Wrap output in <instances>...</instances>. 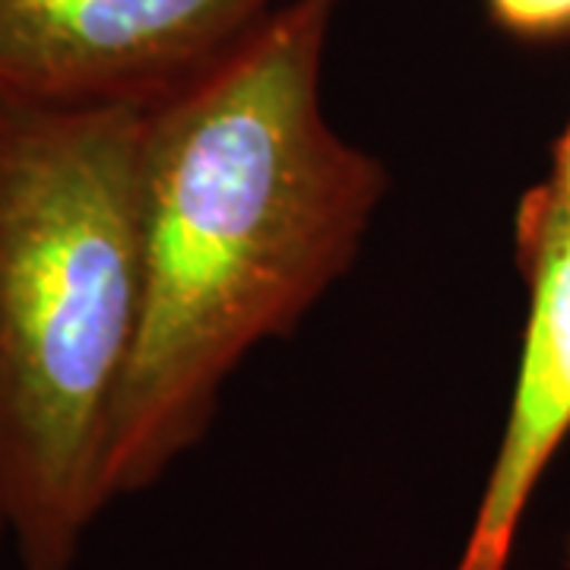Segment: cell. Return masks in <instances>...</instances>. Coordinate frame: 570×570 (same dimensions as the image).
I'll list each match as a JSON object with an SVG mask.
<instances>
[{
    "label": "cell",
    "mask_w": 570,
    "mask_h": 570,
    "mask_svg": "<svg viewBox=\"0 0 570 570\" xmlns=\"http://www.w3.org/2000/svg\"><path fill=\"white\" fill-rule=\"evenodd\" d=\"M20 570H55V568H26V564H20ZM58 570H77V568H58Z\"/></svg>",
    "instance_id": "cell-9"
},
{
    "label": "cell",
    "mask_w": 570,
    "mask_h": 570,
    "mask_svg": "<svg viewBox=\"0 0 570 570\" xmlns=\"http://www.w3.org/2000/svg\"><path fill=\"white\" fill-rule=\"evenodd\" d=\"M336 0H283L146 108L142 324L108 450L111 498L204 441L247 355L358 261L390 175L321 102Z\"/></svg>",
    "instance_id": "cell-1"
},
{
    "label": "cell",
    "mask_w": 570,
    "mask_h": 570,
    "mask_svg": "<svg viewBox=\"0 0 570 570\" xmlns=\"http://www.w3.org/2000/svg\"><path fill=\"white\" fill-rule=\"evenodd\" d=\"M564 568L570 570V532H568V539H564Z\"/></svg>",
    "instance_id": "cell-8"
},
{
    "label": "cell",
    "mask_w": 570,
    "mask_h": 570,
    "mask_svg": "<svg viewBox=\"0 0 570 570\" xmlns=\"http://www.w3.org/2000/svg\"><path fill=\"white\" fill-rule=\"evenodd\" d=\"M539 184H542V190L554 200V206L564 216H570V118L564 124V130L558 134V140L551 142L549 178Z\"/></svg>",
    "instance_id": "cell-6"
},
{
    "label": "cell",
    "mask_w": 570,
    "mask_h": 570,
    "mask_svg": "<svg viewBox=\"0 0 570 570\" xmlns=\"http://www.w3.org/2000/svg\"><path fill=\"white\" fill-rule=\"evenodd\" d=\"M489 22L508 39L532 48L570 39V0H482Z\"/></svg>",
    "instance_id": "cell-5"
},
{
    "label": "cell",
    "mask_w": 570,
    "mask_h": 570,
    "mask_svg": "<svg viewBox=\"0 0 570 570\" xmlns=\"http://www.w3.org/2000/svg\"><path fill=\"white\" fill-rule=\"evenodd\" d=\"M513 261L530 295L517 381L453 570H510L527 510L570 434V216L542 184L517 204Z\"/></svg>",
    "instance_id": "cell-4"
},
{
    "label": "cell",
    "mask_w": 570,
    "mask_h": 570,
    "mask_svg": "<svg viewBox=\"0 0 570 570\" xmlns=\"http://www.w3.org/2000/svg\"><path fill=\"white\" fill-rule=\"evenodd\" d=\"M146 108L0 92V504L26 568H77L115 504L142 324Z\"/></svg>",
    "instance_id": "cell-2"
},
{
    "label": "cell",
    "mask_w": 570,
    "mask_h": 570,
    "mask_svg": "<svg viewBox=\"0 0 570 570\" xmlns=\"http://www.w3.org/2000/svg\"><path fill=\"white\" fill-rule=\"evenodd\" d=\"M283 0H0V92L149 108Z\"/></svg>",
    "instance_id": "cell-3"
},
{
    "label": "cell",
    "mask_w": 570,
    "mask_h": 570,
    "mask_svg": "<svg viewBox=\"0 0 570 570\" xmlns=\"http://www.w3.org/2000/svg\"><path fill=\"white\" fill-rule=\"evenodd\" d=\"M10 539V527H7V513H3V504H0V542Z\"/></svg>",
    "instance_id": "cell-7"
}]
</instances>
